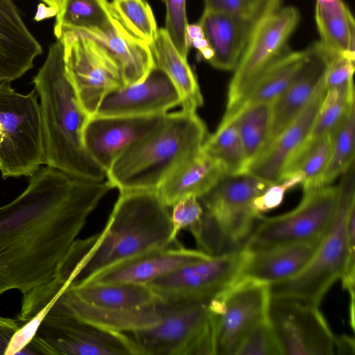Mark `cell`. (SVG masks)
<instances>
[{"label":"cell","instance_id":"cell-15","mask_svg":"<svg viewBox=\"0 0 355 355\" xmlns=\"http://www.w3.org/2000/svg\"><path fill=\"white\" fill-rule=\"evenodd\" d=\"M218 295L224 311L219 317L217 355H235L245 334L268 314L269 285L240 277Z\"/></svg>","mask_w":355,"mask_h":355},{"label":"cell","instance_id":"cell-31","mask_svg":"<svg viewBox=\"0 0 355 355\" xmlns=\"http://www.w3.org/2000/svg\"><path fill=\"white\" fill-rule=\"evenodd\" d=\"M66 289L79 300L101 308L132 309L159 302L148 284L132 283L71 284Z\"/></svg>","mask_w":355,"mask_h":355},{"label":"cell","instance_id":"cell-13","mask_svg":"<svg viewBox=\"0 0 355 355\" xmlns=\"http://www.w3.org/2000/svg\"><path fill=\"white\" fill-rule=\"evenodd\" d=\"M300 19L293 6L278 8L256 24L229 84L226 110L233 113L256 78L286 49Z\"/></svg>","mask_w":355,"mask_h":355},{"label":"cell","instance_id":"cell-3","mask_svg":"<svg viewBox=\"0 0 355 355\" xmlns=\"http://www.w3.org/2000/svg\"><path fill=\"white\" fill-rule=\"evenodd\" d=\"M33 83L40 98L44 164L78 179L104 181L105 171L83 144V130L89 117L67 74L60 40L49 46Z\"/></svg>","mask_w":355,"mask_h":355},{"label":"cell","instance_id":"cell-43","mask_svg":"<svg viewBox=\"0 0 355 355\" xmlns=\"http://www.w3.org/2000/svg\"><path fill=\"white\" fill-rule=\"evenodd\" d=\"M205 10L245 16L254 11L249 10L245 0H205Z\"/></svg>","mask_w":355,"mask_h":355},{"label":"cell","instance_id":"cell-33","mask_svg":"<svg viewBox=\"0 0 355 355\" xmlns=\"http://www.w3.org/2000/svg\"><path fill=\"white\" fill-rule=\"evenodd\" d=\"M272 103H254L239 107L232 114L241 139L245 173L263 150L267 141L271 122Z\"/></svg>","mask_w":355,"mask_h":355},{"label":"cell","instance_id":"cell-47","mask_svg":"<svg viewBox=\"0 0 355 355\" xmlns=\"http://www.w3.org/2000/svg\"><path fill=\"white\" fill-rule=\"evenodd\" d=\"M47 5L54 10L55 13L57 15L62 7L63 0H42Z\"/></svg>","mask_w":355,"mask_h":355},{"label":"cell","instance_id":"cell-12","mask_svg":"<svg viewBox=\"0 0 355 355\" xmlns=\"http://www.w3.org/2000/svg\"><path fill=\"white\" fill-rule=\"evenodd\" d=\"M338 186H324L303 193L293 210L274 217H261L244 249L254 252L322 238L333 218Z\"/></svg>","mask_w":355,"mask_h":355},{"label":"cell","instance_id":"cell-11","mask_svg":"<svg viewBox=\"0 0 355 355\" xmlns=\"http://www.w3.org/2000/svg\"><path fill=\"white\" fill-rule=\"evenodd\" d=\"M248 254L243 248L211 256L184 265L148 285L159 303L209 302L241 277Z\"/></svg>","mask_w":355,"mask_h":355},{"label":"cell","instance_id":"cell-18","mask_svg":"<svg viewBox=\"0 0 355 355\" xmlns=\"http://www.w3.org/2000/svg\"><path fill=\"white\" fill-rule=\"evenodd\" d=\"M281 0H262L249 15L204 10L198 22L213 51L209 62L215 68L232 71L236 67L258 21L279 8Z\"/></svg>","mask_w":355,"mask_h":355},{"label":"cell","instance_id":"cell-32","mask_svg":"<svg viewBox=\"0 0 355 355\" xmlns=\"http://www.w3.org/2000/svg\"><path fill=\"white\" fill-rule=\"evenodd\" d=\"M119 21L112 3L107 0H63L54 33L58 38L64 31H105Z\"/></svg>","mask_w":355,"mask_h":355},{"label":"cell","instance_id":"cell-25","mask_svg":"<svg viewBox=\"0 0 355 355\" xmlns=\"http://www.w3.org/2000/svg\"><path fill=\"white\" fill-rule=\"evenodd\" d=\"M226 175L223 166L200 148L174 169L157 191L164 204L171 207L187 196H202Z\"/></svg>","mask_w":355,"mask_h":355},{"label":"cell","instance_id":"cell-20","mask_svg":"<svg viewBox=\"0 0 355 355\" xmlns=\"http://www.w3.org/2000/svg\"><path fill=\"white\" fill-rule=\"evenodd\" d=\"M327 91L323 77L304 110L250 164L246 173L271 184L281 182L288 163L308 136Z\"/></svg>","mask_w":355,"mask_h":355},{"label":"cell","instance_id":"cell-16","mask_svg":"<svg viewBox=\"0 0 355 355\" xmlns=\"http://www.w3.org/2000/svg\"><path fill=\"white\" fill-rule=\"evenodd\" d=\"M166 114L89 117L83 130L84 146L106 174L114 160L128 146L160 126Z\"/></svg>","mask_w":355,"mask_h":355},{"label":"cell","instance_id":"cell-46","mask_svg":"<svg viewBox=\"0 0 355 355\" xmlns=\"http://www.w3.org/2000/svg\"><path fill=\"white\" fill-rule=\"evenodd\" d=\"M334 349L339 355H355V341L353 337L340 334L334 338Z\"/></svg>","mask_w":355,"mask_h":355},{"label":"cell","instance_id":"cell-10","mask_svg":"<svg viewBox=\"0 0 355 355\" xmlns=\"http://www.w3.org/2000/svg\"><path fill=\"white\" fill-rule=\"evenodd\" d=\"M64 46L67 74L83 110L95 115L104 97L125 86L121 68L106 48L74 31H64L58 38Z\"/></svg>","mask_w":355,"mask_h":355},{"label":"cell","instance_id":"cell-24","mask_svg":"<svg viewBox=\"0 0 355 355\" xmlns=\"http://www.w3.org/2000/svg\"><path fill=\"white\" fill-rule=\"evenodd\" d=\"M320 239L249 252L241 277L268 285L286 280L300 272L316 251Z\"/></svg>","mask_w":355,"mask_h":355},{"label":"cell","instance_id":"cell-38","mask_svg":"<svg viewBox=\"0 0 355 355\" xmlns=\"http://www.w3.org/2000/svg\"><path fill=\"white\" fill-rule=\"evenodd\" d=\"M235 355H282L268 314L245 334Z\"/></svg>","mask_w":355,"mask_h":355},{"label":"cell","instance_id":"cell-36","mask_svg":"<svg viewBox=\"0 0 355 355\" xmlns=\"http://www.w3.org/2000/svg\"><path fill=\"white\" fill-rule=\"evenodd\" d=\"M111 3L132 35L148 45L153 42L158 29L152 9L146 1L112 0Z\"/></svg>","mask_w":355,"mask_h":355},{"label":"cell","instance_id":"cell-28","mask_svg":"<svg viewBox=\"0 0 355 355\" xmlns=\"http://www.w3.org/2000/svg\"><path fill=\"white\" fill-rule=\"evenodd\" d=\"M155 64L163 70L177 88L182 110L196 112L203 105V98L197 78L184 58L175 48L165 28L158 29L153 42L149 45Z\"/></svg>","mask_w":355,"mask_h":355},{"label":"cell","instance_id":"cell-44","mask_svg":"<svg viewBox=\"0 0 355 355\" xmlns=\"http://www.w3.org/2000/svg\"><path fill=\"white\" fill-rule=\"evenodd\" d=\"M187 37L189 48L193 46L198 50L202 57L209 62L213 56V51L198 23L188 24Z\"/></svg>","mask_w":355,"mask_h":355},{"label":"cell","instance_id":"cell-4","mask_svg":"<svg viewBox=\"0 0 355 355\" xmlns=\"http://www.w3.org/2000/svg\"><path fill=\"white\" fill-rule=\"evenodd\" d=\"M208 136L196 112L167 113L156 130L125 149L106 171L120 192L157 189L182 162L201 148Z\"/></svg>","mask_w":355,"mask_h":355},{"label":"cell","instance_id":"cell-40","mask_svg":"<svg viewBox=\"0 0 355 355\" xmlns=\"http://www.w3.org/2000/svg\"><path fill=\"white\" fill-rule=\"evenodd\" d=\"M303 174L297 170L282 181L269 186L252 202V208L258 215L276 208L282 202L286 192L302 184Z\"/></svg>","mask_w":355,"mask_h":355},{"label":"cell","instance_id":"cell-39","mask_svg":"<svg viewBox=\"0 0 355 355\" xmlns=\"http://www.w3.org/2000/svg\"><path fill=\"white\" fill-rule=\"evenodd\" d=\"M163 1L166 8L165 30L180 53L187 58L190 48L187 37L189 24L186 12V0Z\"/></svg>","mask_w":355,"mask_h":355},{"label":"cell","instance_id":"cell-45","mask_svg":"<svg viewBox=\"0 0 355 355\" xmlns=\"http://www.w3.org/2000/svg\"><path fill=\"white\" fill-rule=\"evenodd\" d=\"M20 326L16 319L0 316V354H6Z\"/></svg>","mask_w":355,"mask_h":355},{"label":"cell","instance_id":"cell-17","mask_svg":"<svg viewBox=\"0 0 355 355\" xmlns=\"http://www.w3.org/2000/svg\"><path fill=\"white\" fill-rule=\"evenodd\" d=\"M211 256L198 250L186 248L176 239L165 247L150 249L116 262L71 284H148L184 265Z\"/></svg>","mask_w":355,"mask_h":355},{"label":"cell","instance_id":"cell-27","mask_svg":"<svg viewBox=\"0 0 355 355\" xmlns=\"http://www.w3.org/2000/svg\"><path fill=\"white\" fill-rule=\"evenodd\" d=\"M315 22L318 44L331 60L344 55L355 59V24L343 0H316Z\"/></svg>","mask_w":355,"mask_h":355},{"label":"cell","instance_id":"cell-1","mask_svg":"<svg viewBox=\"0 0 355 355\" xmlns=\"http://www.w3.org/2000/svg\"><path fill=\"white\" fill-rule=\"evenodd\" d=\"M112 189L45 166L0 207V295L22 294L55 275L90 214Z\"/></svg>","mask_w":355,"mask_h":355},{"label":"cell","instance_id":"cell-30","mask_svg":"<svg viewBox=\"0 0 355 355\" xmlns=\"http://www.w3.org/2000/svg\"><path fill=\"white\" fill-rule=\"evenodd\" d=\"M309 54V47L297 51L286 49L256 78L235 111L244 105L275 101L295 78Z\"/></svg>","mask_w":355,"mask_h":355},{"label":"cell","instance_id":"cell-14","mask_svg":"<svg viewBox=\"0 0 355 355\" xmlns=\"http://www.w3.org/2000/svg\"><path fill=\"white\" fill-rule=\"evenodd\" d=\"M319 306L270 297L268 315L282 354L332 355L334 335Z\"/></svg>","mask_w":355,"mask_h":355},{"label":"cell","instance_id":"cell-41","mask_svg":"<svg viewBox=\"0 0 355 355\" xmlns=\"http://www.w3.org/2000/svg\"><path fill=\"white\" fill-rule=\"evenodd\" d=\"M171 207V239L174 241L181 230H188L200 220L202 208L198 197L193 195L183 197Z\"/></svg>","mask_w":355,"mask_h":355},{"label":"cell","instance_id":"cell-22","mask_svg":"<svg viewBox=\"0 0 355 355\" xmlns=\"http://www.w3.org/2000/svg\"><path fill=\"white\" fill-rule=\"evenodd\" d=\"M51 307L64 310L103 329L131 333L157 324L167 313L169 305L155 304L132 309H107L86 304L67 289L62 292Z\"/></svg>","mask_w":355,"mask_h":355},{"label":"cell","instance_id":"cell-9","mask_svg":"<svg viewBox=\"0 0 355 355\" xmlns=\"http://www.w3.org/2000/svg\"><path fill=\"white\" fill-rule=\"evenodd\" d=\"M33 354L139 355L127 333L101 328L51 307L28 344Z\"/></svg>","mask_w":355,"mask_h":355},{"label":"cell","instance_id":"cell-35","mask_svg":"<svg viewBox=\"0 0 355 355\" xmlns=\"http://www.w3.org/2000/svg\"><path fill=\"white\" fill-rule=\"evenodd\" d=\"M329 159L322 177L320 186L329 185L354 162L355 104L332 133Z\"/></svg>","mask_w":355,"mask_h":355},{"label":"cell","instance_id":"cell-23","mask_svg":"<svg viewBox=\"0 0 355 355\" xmlns=\"http://www.w3.org/2000/svg\"><path fill=\"white\" fill-rule=\"evenodd\" d=\"M42 53L13 1L0 0V83L21 77Z\"/></svg>","mask_w":355,"mask_h":355},{"label":"cell","instance_id":"cell-42","mask_svg":"<svg viewBox=\"0 0 355 355\" xmlns=\"http://www.w3.org/2000/svg\"><path fill=\"white\" fill-rule=\"evenodd\" d=\"M354 60L344 55L330 60L324 76L327 89L343 86L353 80Z\"/></svg>","mask_w":355,"mask_h":355},{"label":"cell","instance_id":"cell-34","mask_svg":"<svg viewBox=\"0 0 355 355\" xmlns=\"http://www.w3.org/2000/svg\"><path fill=\"white\" fill-rule=\"evenodd\" d=\"M201 150L220 163L227 175L245 173L242 145L233 116L223 117L216 130L207 136Z\"/></svg>","mask_w":355,"mask_h":355},{"label":"cell","instance_id":"cell-26","mask_svg":"<svg viewBox=\"0 0 355 355\" xmlns=\"http://www.w3.org/2000/svg\"><path fill=\"white\" fill-rule=\"evenodd\" d=\"M79 33L96 40L112 54L125 85L142 81L155 66L149 45L132 35L121 21L107 31Z\"/></svg>","mask_w":355,"mask_h":355},{"label":"cell","instance_id":"cell-19","mask_svg":"<svg viewBox=\"0 0 355 355\" xmlns=\"http://www.w3.org/2000/svg\"><path fill=\"white\" fill-rule=\"evenodd\" d=\"M180 105L181 98L175 85L163 70L155 66L142 81L123 86L106 95L94 116L166 114Z\"/></svg>","mask_w":355,"mask_h":355},{"label":"cell","instance_id":"cell-2","mask_svg":"<svg viewBox=\"0 0 355 355\" xmlns=\"http://www.w3.org/2000/svg\"><path fill=\"white\" fill-rule=\"evenodd\" d=\"M168 208L157 189L120 192L104 230L77 239L62 271L78 282L121 260L169 245L173 241Z\"/></svg>","mask_w":355,"mask_h":355},{"label":"cell","instance_id":"cell-8","mask_svg":"<svg viewBox=\"0 0 355 355\" xmlns=\"http://www.w3.org/2000/svg\"><path fill=\"white\" fill-rule=\"evenodd\" d=\"M209 302L168 304L157 324L127 334L139 355H217L219 316L210 311Z\"/></svg>","mask_w":355,"mask_h":355},{"label":"cell","instance_id":"cell-5","mask_svg":"<svg viewBox=\"0 0 355 355\" xmlns=\"http://www.w3.org/2000/svg\"><path fill=\"white\" fill-rule=\"evenodd\" d=\"M354 162L342 174L334 214L312 258L297 274L269 285L271 297L287 298L319 306L340 278L349 250L355 245Z\"/></svg>","mask_w":355,"mask_h":355},{"label":"cell","instance_id":"cell-6","mask_svg":"<svg viewBox=\"0 0 355 355\" xmlns=\"http://www.w3.org/2000/svg\"><path fill=\"white\" fill-rule=\"evenodd\" d=\"M270 185L248 173L226 175L198 198L202 215L188 230L198 250L214 256L243 249L262 217L253 211L252 202Z\"/></svg>","mask_w":355,"mask_h":355},{"label":"cell","instance_id":"cell-37","mask_svg":"<svg viewBox=\"0 0 355 355\" xmlns=\"http://www.w3.org/2000/svg\"><path fill=\"white\" fill-rule=\"evenodd\" d=\"M331 142V134L326 135L301 161L297 171H301L303 174V193L322 187L320 181L329 159Z\"/></svg>","mask_w":355,"mask_h":355},{"label":"cell","instance_id":"cell-7","mask_svg":"<svg viewBox=\"0 0 355 355\" xmlns=\"http://www.w3.org/2000/svg\"><path fill=\"white\" fill-rule=\"evenodd\" d=\"M44 164L37 94H21L0 83V171L3 179L31 176Z\"/></svg>","mask_w":355,"mask_h":355},{"label":"cell","instance_id":"cell-29","mask_svg":"<svg viewBox=\"0 0 355 355\" xmlns=\"http://www.w3.org/2000/svg\"><path fill=\"white\" fill-rule=\"evenodd\" d=\"M354 104L353 80L327 89L308 136L288 163L282 180L297 171L302 159L320 140L329 134L332 135Z\"/></svg>","mask_w":355,"mask_h":355},{"label":"cell","instance_id":"cell-48","mask_svg":"<svg viewBox=\"0 0 355 355\" xmlns=\"http://www.w3.org/2000/svg\"><path fill=\"white\" fill-rule=\"evenodd\" d=\"M248 7L250 11H254L260 4L262 0H245Z\"/></svg>","mask_w":355,"mask_h":355},{"label":"cell","instance_id":"cell-21","mask_svg":"<svg viewBox=\"0 0 355 355\" xmlns=\"http://www.w3.org/2000/svg\"><path fill=\"white\" fill-rule=\"evenodd\" d=\"M309 47V54L307 60L295 78L288 88L272 102L270 128L263 150L271 144L304 110L324 76L330 59L321 49L318 42Z\"/></svg>","mask_w":355,"mask_h":355}]
</instances>
